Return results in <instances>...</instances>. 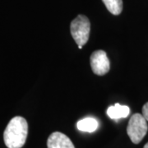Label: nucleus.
<instances>
[{
  "mask_svg": "<svg viewBox=\"0 0 148 148\" xmlns=\"http://www.w3.org/2000/svg\"><path fill=\"white\" fill-rule=\"evenodd\" d=\"M28 133L27 120L21 116L12 118L3 133L4 143L8 148H21L26 143Z\"/></svg>",
  "mask_w": 148,
  "mask_h": 148,
  "instance_id": "1",
  "label": "nucleus"
},
{
  "mask_svg": "<svg viewBox=\"0 0 148 148\" xmlns=\"http://www.w3.org/2000/svg\"><path fill=\"white\" fill-rule=\"evenodd\" d=\"M70 32L78 46L85 45L90 36V22L89 19L86 16L78 15L71 22Z\"/></svg>",
  "mask_w": 148,
  "mask_h": 148,
  "instance_id": "2",
  "label": "nucleus"
},
{
  "mask_svg": "<svg viewBox=\"0 0 148 148\" xmlns=\"http://www.w3.org/2000/svg\"><path fill=\"white\" fill-rule=\"evenodd\" d=\"M147 130V123L143 114H134L132 115L127 124V133L132 143L134 144L141 143Z\"/></svg>",
  "mask_w": 148,
  "mask_h": 148,
  "instance_id": "3",
  "label": "nucleus"
},
{
  "mask_svg": "<svg viewBox=\"0 0 148 148\" xmlns=\"http://www.w3.org/2000/svg\"><path fill=\"white\" fill-rule=\"evenodd\" d=\"M90 63L93 73L98 76L106 74L110 69V63L104 50H96L91 53Z\"/></svg>",
  "mask_w": 148,
  "mask_h": 148,
  "instance_id": "4",
  "label": "nucleus"
},
{
  "mask_svg": "<svg viewBox=\"0 0 148 148\" xmlns=\"http://www.w3.org/2000/svg\"><path fill=\"white\" fill-rule=\"evenodd\" d=\"M48 148H75L70 138L65 134L54 132L49 135L47 140Z\"/></svg>",
  "mask_w": 148,
  "mask_h": 148,
  "instance_id": "5",
  "label": "nucleus"
},
{
  "mask_svg": "<svg viewBox=\"0 0 148 148\" xmlns=\"http://www.w3.org/2000/svg\"><path fill=\"white\" fill-rule=\"evenodd\" d=\"M130 109L127 106H122L120 104H115L111 106L107 110V114L112 119H119L122 118H127L129 115Z\"/></svg>",
  "mask_w": 148,
  "mask_h": 148,
  "instance_id": "6",
  "label": "nucleus"
},
{
  "mask_svg": "<svg viewBox=\"0 0 148 148\" xmlns=\"http://www.w3.org/2000/svg\"><path fill=\"white\" fill-rule=\"evenodd\" d=\"M98 125H99L98 121L94 118H90V117L85 118L83 119L80 120L77 124L78 130L86 132H95L98 127Z\"/></svg>",
  "mask_w": 148,
  "mask_h": 148,
  "instance_id": "7",
  "label": "nucleus"
},
{
  "mask_svg": "<svg viewBox=\"0 0 148 148\" xmlns=\"http://www.w3.org/2000/svg\"><path fill=\"white\" fill-rule=\"evenodd\" d=\"M108 11L113 15H119L123 11V0H102Z\"/></svg>",
  "mask_w": 148,
  "mask_h": 148,
  "instance_id": "8",
  "label": "nucleus"
},
{
  "mask_svg": "<svg viewBox=\"0 0 148 148\" xmlns=\"http://www.w3.org/2000/svg\"><path fill=\"white\" fill-rule=\"evenodd\" d=\"M143 115L146 119V120L148 121V102H147L143 107Z\"/></svg>",
  "mask_w": 148,
  "mask_h": 148,
  "instance_id": "9",
  "label": "nucleus"
},
{
  "mask_svg": "<svg viewBox=\"0 0 148 148\" xmlns=\"http://www.w3.org/2000/svg\"><path fill=\"white\" fill-rule=\"evenodd\" d=\"M143 148H148V143H147V144H146L145 146H144V147H143Z\"/></svg>",
  "mask_w": 148,
  "mask_h": 148,
  "instance_id": "10",
  "label": "nucleus"
}]
</instances>
